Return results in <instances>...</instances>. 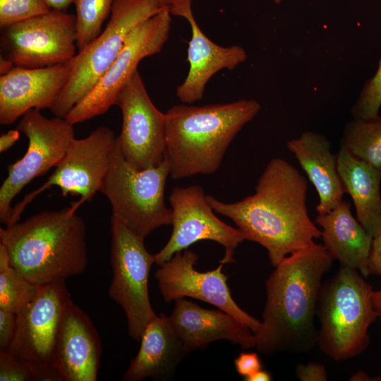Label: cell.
Masks as SVG:
<instances>
[{"label": "cell", "mask_w": 381, "mask_h": 381, "mask_svg": "<svg viewBox=\"0 0 381 381\" xmlns=\"http://www.w3.org/2000/svg\"><path fill=\"white\" fill-rule=\"evenodd\" d=\"M0 381H62L54 364H40L0 351Z\"/></svg>", "instance_id": "obj_28"}, {"label": "cell", "mask_w": 381, "mask_h": 381, "mask_svg": "<svg viewBox=\"0 0 381 381\" xmlns=\"http://www.w3.org/2000/svg\"><path fill=\"white\" fill-rule=\"evenodd\" d=\"M0 243L11 265L37 285L66 280L87 267L85 224L71 205L1 228Z\"/></svg>", "instance_id": "obj_3"}, {"label": "cell", "mask_w": 381, "mask_h": 381, "mask_svg": "<svg viewBox=\"0 0 381 381\" xmlns=\"http://www.w3.org/2000/svg\"><path fill=\"white\" fill-rule=\"evenodd\" d=\"M381 107V59L375 74L365 82L351 109L353 118H368L379 114Z\"/></svg>", "instance_id": "obj_30"}, {"label": "cell", "mask_w": 381, "mask_h": 381, "mask_svg": "<svg viewBox=\"0 0 381 381\" xmlns=\"http://www.w3.org/2000/svg\"><path fill=\"white\" fill-rule=\"evenodd\" d=\"M1 56L16 66L37 68L70 61L77 54L75 15L49 12L1 28Z\"/></svg>", "instance_id": "obj_12"}, {"label": "cell", "mask_w": 381, "mask_h": 381, "mask_svg": "<svg viewBox=\"0 0 381 381\" xmlns=\"http://www.w3.org/2000/svg\"><path fill=\"white\" fill-rule=\"evenodd\" d=\"M369 273L381 278V229L373 236L368 257Z\"/></svg>", "instance_id": "obj_34"}, {"label": "cell", "mask_w": 381, "mask_h": 381, "mask_svg": "<svg viewBox=\"0 0 381 381\" xmlns=\"http://www.w3.org/2000/svg\"><path fill=\"white\" fill-rule=\"evenodd\" d=\"M244 380L246 381H270L272 380V376L268 371L260 369Z\"/></svg>", "instance_id": "obj_37"}, {"label": "cell", "mask_w": 381, "mask_h": 381, "mask_svg": "<svg viewBox=\"0 0 381 381\" xmlns=\"http://www.w3.org/2000/svg\"><path fill=\"white\" fill-rule=\"evenodd\" d=\"M114 0H75L77 47L80 51L102 32Z\"/></svg>", "instance_id": "obj_27"}, {"label": "cell", "mask_w": 381, "mask_h": 381, "mask_svg": "<svg viewBox=\"0 0 381 381\" xmlns=\"http://www.w3.org/2000/svg\"><path fill=\"white\" fill-rule=\"evenodd\" d=\"M28 139L24 156L8 166V176L0 188V221L9 224L15 197L35 178L59 164L75 138L73 125L65 118L49 119L37 109L21 117L17 128Z\"/></svg>", "instance_id": "obj_10"}, {"label": "cell", "mask_w": 381, "mask_h": 381, "mask_svg": "<svg viewBox=\"0 0 381 381\" xmlns=\"http://www.w3.org/2000/svg\"><path fill=\"white\" fill-rule=\"evenodd\" d=\"M315 222L321 227L322 245L332 258L367 277L373 237L353 217L350 202L343 199L329 212L318 214Z\"/></svg>", "instance_id": "obj_22"}, {"label": "cell", "mask_w": 381, "mask_h": 381, "mask_svg": "<svg viewBox=\"0 0 381 381\" xmlns=\"http://www.w3.org/2000/svg\"><path fill=\"white\" fill-rule=\"evenodd\" d=\"M169 6L139 24L128 35L117 57L92 90L64 117L71 124L106 113L128 83L140 61L161 52L171 29Z\"/></svg>", "instance_id": "obj_11"}, {"label": "cell", "mask_w": 381, "mask_h": 381, "mask_svg": "<svg viewBox=\"0 0 381 381\" xmlns=\"http://www.w3.org/2000/svg\"><path fill=\"white\" fill-rule=\"evenodd\" d=\"M358 270L340 267L322 284L318 304V346L334 361H345L364 352L369 328L378 318L373 289Z\"/></svg>", "instance_id": "obj_5"}, {"label": "cell", "mask_w": 381, "mask_h": 381, "mask_svg": "<svg viewBox=\"0 0 381 381\" xmlns=\"http://www.w3.org/2000/svg\"><path fill=\"white\" fill-rule=\"evenodd\" d=\"M71 300L65 280L40 285L35 299L17 314L16 332L8 352L30 362L54 364L56 339Z\"/></svg>", "instance_id": "obj_16"}, {"label": "cell", "mask_w": 381, "mask_h": 381, "mask_svg": "<svg viewBox=\"0 0 381 381\" xmlns=\"http://www.w3.org/2000/svg\"><path fill=\"white\" fill-rule=\"evenodd\" d=\"M20 131L18 129L10 130L3 133L0 137V152H4L10 149L19 139Z\"/></svg>", "instance_id": "obj_35"}, {"label": "cell", "mask_w": 381, "mask_h": 381, "mask_svg": "<svg viewBox=\"0 0 381 381\" xmlns=\"http://www.w3.org/2000/svg\"><path fill=\"white\" fill-rule=\"evenodd\" d=\"M191 1L172 0L169 5L171 14L186 19L191 28L187 54L189 70L184 81L176 88V96L185 104L201 99L207 83L217 72L224 68L233 70L247 59L241 47H221L203 33L194 18Z\"/></svg>", "instance_id": "obj_18"}, {"label": "cell", "mask_w": 381, "mask_h": 381, "mask_svg": "<svg viewBox=\"0 0 381 381\" xmlns=\"http://www.w3.org/2000/svg\"><path fill=\"white\" fill-rule=\"evenodd\" d=\"M286 148L294 155L318 193V214L334 209L343 200L346 191L338 172L337 155L331 152L329 141L321 133L307 131L299 137L289 140Z\"/></svg>", "instance_id": "obj_21"}, {"label": "cell", "mask_w": 381, "mask_h": 381, "mask_svg": "<svg viewBox=\"0 0 381 381\" xmlns=\"http://www.w3.org/2000/svg\"><path fill=\"white\" fill-rule=\"evenodd\" d=\"M306 177L289 162L272 159L255 186V192L226 203L212 195L207 200L215 212L231 219L246 239L264 247L271 265L315 243L321 231L308 212Z\"/></svg>", "instance_id": "obj_1"}, {"label": "cell", "mask_w": 381, "mask_h": 381, "mask_svg": "<svg viewBox=\"0 0 381 381\" xmlns=\"http://www.w3.org/2000/svg\"><path fill=\"white\" fill-rule=\"evenodd\" d=\"M337 169L346 193L351 196L356 218L373 237L381 229V171L340 148Z\"/></svg>", "instance_id": "obj_24"}, {"label": "cell", "mask_w": 381, "mask_h": 381, "mask_svg": "<svg viewBox=\"0 0 381 381\" xmlns=\"http://www.w3.org/2000/svg\"><path fill=\"white\" fill-rule=\"evenodd\" d=\"M70 61L44 68L14 66L0 76V123L10 125L31 109H51L67 83Z\"/></svg>", "instance_id": "obj_17"}, {"label": "cell", "mask_w": 381, "mask_h": 381, "mask_svg": "<svg viewBox=\"0 0 381 381\" xmlns=\"http://www.w3.org/2000/svg\"><path fill=\"white\" fill-rule=\"evenodd\" d=\"M351 381H371V377L363 371L353 373L349 378Z\"/></svg>", "instance_id": "obj_40"}, {"label": "cell", "mask_w": 381, "mask_h": 381, "mask_svg": "<svg viewBox=\"0 0 381 381\" xmlns=\"http://www.w3.org/2000/svg\"><path fill=\"white\" fill-rule=\"evenodd\" d=\"M373 302L374 308L377 313V317L381 320V289L373 291Z\"/></svg>", "instance_id": "obj_39"}, {"label": "cell", "mask_w": 381, "mask_h": 381, "mask_svg": "<svg viewBox=\"0 0 381 381\" xmlns=\"http://www.w3.org/2000/svg\"><path fill=\"white\" fill-rule=\"evenodd\" d=\"M162 7L169 6L172 0H153Z\"/></svg>", "instance_id": "obj_41"}, {"label": "cell", "mask_w": 381, "mask_h": 381, "mask_svg": "<svg viewBox=\"0 0 381 381\" xmlns=\"http://www.w3.org/2000/svg\"><path fill=\"white\" fill-rule=\"evenodd\" d=\"M140 341L138 353L123 375L124 381L168 377L189 353L169 315L164 313L157 315L148 323Z\"/></svg>", "instance_id": "obj_23"}, {"label": "cell", "mask_w": 381, "mask_h": 381, "mask_svg": "<svg viewBox=\"0 0 381 381\" xmlns=\"http://www.w3.org/2000/svg\"><path fill=\"white\" fill-rule=\"evenodd\" d=\"M198 255L193 250L177 252L160 265L155 273L161 294L166 302L180 298H195L218 308L248 327L255 333L260 321L241 309L231 296L228 277L220 265L208 272H199L194 266Z\"/></svg>", "instance_id": "obj_15"}, {"label": "cell", "mask_w": 381, "mask_h": 381, "mask_svg": "<svg viewBox=\"0 0 381 381\" xmlns=\"http://www.w3.org/2000/svg\"><path fill=\"white\" fill-rule=\"evenodd\" d=\"M112 280L109 296L123 310L131 337L139 341L144 329L157 315L149 297L148 279L155 262V254L146 249L143 238L111 217Z\"/></svg>", "instance_id": "obj_8"}, {"label": "cell", "mask_w": 381, "mask_h": 381, "mask_svg": "<svg viewBox=\"0 0 381 381\" xmlns=\"http://www.w3.org/2000/svg\"><path fill=\"white\" fill-rule=\"evenodd\" d=\"M102 343L90 317L71 300L58 334L53 361L62 381H96Z\"/></svg>", "instance_id": "obj_19"}, {"label": "cell", "mask_w": 381, "mask_h": 381, "mask_svg": "<svg viewBox=\"0 0 381 381\" xmlns=\"http://www.w3.org/2000/svg\"><path fill=\"white\" fill-rule=\"evenodd\" d=\"M333 260L322 244L314 243L274 267L265 283V306L254 333L259 352L307 353L318 344L315 317L322 279Z\"/></svg>", "instance_id": "obj_2"}, {"label": "cell", "mask_w": 381, "mask_h": 381, "mask_svg": "<svg viewBox=\"0 0 381 381\" xmlns=\"http://www.w3.org/2000/svg\"><path fill=\"white\" fill-rule=\"evenodd\" d=\"M15 66L10 59L1 55L0 58V74L4 75L9 72Z\"/></svg>", "instance_id": "obj_38"}, {"label": "cell", "mask_w": 381, "mask_h": 381, "mask_svg": "<svg viewBox=\"0 0 381 381\" xmlns=\"http://www.w3.org/2000/svg\"><path fill=\"white\" fill-rule=\"evenodd\" d=\"M165 7L153 0H114L104 30L70 61L69 79L51 112L64 118L95 87L117 57L131 32Z\"/></svg>", "instance_id": "obj_7"}, {"label": "cell", "mask_w": 381, "mask_h": 381, "mask_svg": "<svg viewBox=\"0 0 381 381\" xmlns=\"http://www.w3.org/2000/svg\"><path fill=\"white\" fill-rule=\"evenodd\" d=\"M39 286L11 265L6 249L0 243V309L18 314L35 299Z\"/></svg>", "instance_id": "obj_26"}, {"label": "cell", "mask_w": 381, "mask_h": 381, "mask_svg": "<svg viewBox=\"0 0 381 381\" xmlns=\"http://www.w3.org/2000/svg\"><path fill=\"white\" fill-rule=\"evenodd\" d=\"M52 9L66 11L75 0H47Z\"/></svg>", "instance_id": "obj_36"}, {"label": "cell", "mask_w": 381, "mask_h": 381, "mask_svg": "<svg viewBox=\"0 0 381 381\" xmlns=\"http://www.w3.org/2000/svg\"><path fill=\"white\" fill-rule=\"evenodd\" d=\"M169 199L173 229L166 245L155 254L157 265L202 240L215 241L224 248L225 254L220 263L235 261V250L246 238L238 228L228 225L215 215L201 186L176 187Z\"/></svg>", "instance_id": "obj_13"}, {"label": "cell", "mask_w": 381, "mask_h": 381, "mask_svg": "<svg viewBox=\"0 0 381 381\" xmlns=\"http://www.w3.org/2000/svg\"><path fill=\"white\" fill-rule=\"evenodd\" d=\"M371 381H381V374L374 377H371Z\"/></svg>", "instance_id": "obj_42"}, {"label": "cell", "mask_w": 381, "mask_h": 381, "mask_svg": "<svg viewBox=\"0 0 381 381\" xmlns=\"http://www.w3.org/2000/svg\"><path fill=\"white\" fill-rule=\"evenodd\" d=\"M260 108L254 99L170 108L165 113V156L171 176L178 180L216 172L235 136Z\"/></svg>", "instance_id": "obj_4"}, {"label": "cell", "mask_w": 381, "mask_h": 381, "mask_svg": "<svg viewBox=\"0 0 381 381\" xmlns=\"http://www.w3.org/2000/svg\"><path fill=\"white\" fill-rule=\"evenodd\" d=\"M116 137L111 128L99 126L84 138H75L47 181L13 207L8 225L18 222L26 206L53 186L59 187L64 196H80L71 203L76 211L84 202L91 201L108 171Z\"/></svg>", "instance_id": "obj_9"}, {"label": "cell", "mask_w": 381, "mask_h": 381, "mask_svg": "<svg viewBox=\"0 0 381 381\" xmlns=\"http://www.w3.org/2000/svg\"><path fill=\"white\" fill-rule=\"evenodd\" d=\"M340 148L381 171V116L353 118L347 122Z\"/></svg>", "instance_id": "obj_25"}, {"label": "cell", "mask_w": 381, "mask_h": 381, "mask_svg": "<svg viewBox=\"0 0 381 381\" xmlns=\"http://www.w3.org/2000/svg\"><path fill=\"white\" fill-rule=\"evenodd\" d=\"M114 104L122 114L117 137L126 162L138 170L159 165L165 157L166 114L152 102L138 71L121 90Z\"/></svg>", "instance_id": "obj_14"}, {"label": "cell", "mask_w": 381, "mask_h": 381, "mask_svg": "<svg viewBox=\"0 0 381 381\" xmlns=\"http://www.w3.org/2000/svg\"><path fill=\"white\" fill-rule=\"evenodd\" d=\"M17 327V314L0 309V351L8 352L13 341Z\"/></svg>", "instance_id": "obj_31"}, {"label": "cell", "mask_w": 381, "mask_h": 381, "mask_svg": "<svg viewBox=\"0 0 381 381\" xmlns=\"http://www.w3.org/2000/svg\"><path fill=\"white\" fill-rule=\"evenodd\" d=\"M51 9L47 0H0V27L6 28Z\"/></svg>", "instance_id": "obj_29"}, {"label": "cell", "mask_w": 381, "mask_h": 381, "mask_svg": "<svg viewBox=\"0 0 381 381\" xmlns=\"http://www.w3.org/2000/svg\"><path fill=\"white\" fill-rule=\"evenodd\" d=\"M296 375L301 381H326L327 373L323 364L310 362L300 363L296 368Z\"/></svg>", "instance_id": "obj_33"}, {"label": "cell", "mask_w": 381, "mask_h": 381, "mask_svg": "<svg viewBox=\"0 0 381 381\" xmlns=\"http://www.w3.org/2000/svg\"><path fill=\"white\" fill-rule=\"evenodd\" d=\"M175 301L169 318L189 353L221 339L229 340L244 349L255 347L254 333L231 315L221 310L205 309L183 298Z\"/></svg>", "instance_id": "obj_20"}, {"label": "cell", "mask_w": 381, "mask_h": 381, "mask_svg": "<svg viewBox=\"0 0 381 381\" xmlns=\"http://www.w3.org/2000/svg\"><path fill=\"white\" fill-rule=\"evenodd\" d=\"M273 1H274L275 4H280V3L282 1V0H273Z\"/></svg>", "instance_id": "obj_43"}, {"label": "cell", "mask_w": 381, "mask_h": 381, "mask_svg": "<svg viewBox=\"0 0 381 381\" xmlns=\"http://www.w3.org/2000/svg\"><path fill=\"white\" fill-rule=\"evenodd\" d=\"M170 164L164 157L156 167L138 170L125 159L118 137L99 192L109 201L112 215L145 239L156 229L171 225V209L164 202Z\"/></svg>", "instance_id": "obj_6"}, {"label": "cell", "mask_w": 381, "mask_h": 381, "mask_svg": "<svg viewBox=\"0 0 381 381\" xmlns=\"http://www.w3.org/2000/svg\"><path fill=\"white\" fill-rule=\"evenodd\" d=\"M234 365L237 373L244 377H249L262 367L261 361L255 352H242L234 360Z\"/></svg>", "instance_id": "obj_32"}]
</instances>
